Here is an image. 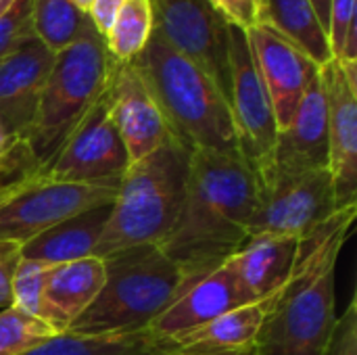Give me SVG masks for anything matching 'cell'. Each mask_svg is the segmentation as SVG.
Segmentation results:
<instances>
[{
	"mask_svg": "<svg viewBox=\"0 0 357 355\" xmlns=\"http://www.w3.org/2000/svg\"><path fill=\"white\" fill-rule=\"evenodd\" d=\"M25 355H169V347L149 331L109 337L61 333Z\"/></svg>",
	"mask_w": 357,
	"mask_h": 355,
	"instance_id": "obj_23",
	"label": "cell"
},
{
	"mask_svg": "<svg viewBox=\"0 0 357 355\" xmlns=\"http://www.w3.org/2000/svg\"><path fill=\"white\" fill-rule=\"evenodd\" d=\"M54 52L36 36L27 38L0 63V123L17 138H25L52 69Z\"/></svg>",
	"mask_w": 357,
	"mask_h": 355,
	"instance_id": "obj_16",
	"label": "cell"
},
{
	"mask_svg": "<svg viewBox=\"0 0 357 355\" xmlns=\"http://www.w3.org/2000/svg\"><path fill=\"white\" fill-rule=\"evenodd\" d=\"M111 205L113 203L92 207L40 232L38 236L21 245V257L36 259L48 266L90 257L107 226Z\"/></svg>",
	"mask_w": 357,
	"mask_h": 355,
	"instance_id": "obj_21",
	"label": "cell"
},
{
	"mask_svg": "<svg viewBox=\"0 0 357 355\" xmlns=\"http://www.w3.org/2000/svg\"><path fill=\"white\" fill-rule=\"evenodd\" d=\"M299 247L301 239L295 236H253L226 266L232 270L245 297L253 303L287 287L299 264Z\"/></svg>",
	"mask_w": 357,
	"mask_h": 355,
	"instance_id": "obj_19",
	"label": "cell"
},
{
	"mask_svg": "<svg viewBox=\"0 0 357 355\" xmlns=\"http://www.w3.org/2000/svg\"><path fill=\"white\" fill-rule=\"evenodd\" d=\"M115 195L117 186L50 182L33 174L0 197V241L23 245L67 218L113 203Z\"/></svg>",
	"mask_w": 357,
	"mask_h": 355,
	"instance_id": "obj_7",
	"label": "cell"
},
{
	"mask_svg": "<svg viewBox=\"0 0 357 355\" xmlns=\"http://www.w3.org/2000/svg\"><path fill=\"white\" fill-rule=\"evenodd\" d=\"M21 262V245L0 241V310L13 303V276Z\"/></svg>",
	"mask_w": 357,
	"mask_h": 355,
	"instance_id": "obj_32",
	"label": "cell"
},
{
	"mask_svg": "<svg viewBox=\"0 0 357 355\" xmlns=\"http://www.w3.org/2000/svg\"><path fill=\"white\" fill-rule=\"evenodd\" d=\"M102 262L105 285L67 333L86 337L144 333L190 287L182 270L157 245L123 249Z\"/></svg>",
	"mask_w": 357,
	"mask_h": 355,
	"instance_id": "obj_5",
	"label": "cell"
},
{
	"mask_svg": "<svg viewBox=\"0 0 357 355\" xmlns=\"http://www.w3.org/2000/svg\"><path fill=\"white\" fill-rule=\"evenodd\" d=\"M56 333L48 322L15 305L0 310V355H25L44 345Z\"/></svg>",
	"mask_w": 357,
	"mask_h": 355,
	"instance_id": "obj_26",
	"label": "cell"
},
{
	"mask_svg": "<svg viewBox=\"0 0 357 355\" xmlns=\"http://www.w3.org/2000/svg\"><path fill=\"white\" fill-rule=\"evenodd\" d=\"M48 270V264L25 259L17 264L15 276H13V303L15 308L38 316L44 320V274ZM46 322V320H44Z\"/></svg>",
	"mask_w": 357,
	"mask_h": 355,
	"instance_id": "obj_28",
	"label": "cell"
},
{
	"mask_svg": "<svg viewBox=\"0 0 357 355\" xmlns=\"http://www.w3.org/2000/svg\"><path fill=\"white\" fill-rule=\"evenodd\" d=\"M209 4L230 23L251 29L261 21V0H209Z\"/></svg>",
	"mask_w": 357,
	"mask_h": 355,
	"instance_id": "obj_31",
	"label": "cell"
},
{
	"mask_svg": "<svg viewBox=\"0 0 357 355\" xmlns=\"http://www.w3.org/2000/svg\"><path fill=\"white\" fill-rule=\"evenodd\" d=\"M324 355H357V299L347 303L345 312L337 318L331 341Z\"/></svg>",
	"mask_w": 357,
	"mask_h": 355,
	"instance_id": "obj_30",
	"label": "cell"
},
{
	"mask_svg": "<svg viewBox=\"0 0 357 355\" xmlns=\"http://www.w3.org/2000/svg\"><path fill=\"white\" fill-rule=\"evenodd\" d=\"M318 75L328 117V169L343 209L357 205V61L331 59Z\"/></svg>",
	"mask_w": 357,
	"mask_h": 355,
	"instance_id": "obj_12",
	"label": "cell"
},
{
	"mask_svg": "<svg viewBox=\"0 0 357 355\" xmlns=\"http://www.w3.org/2000/svg\"><path fill=\"white\" fill-rule=\"evenodd\" d=\"M71 2H73L82 13H86V15H88V13H90V8H92V2H94V0H71Z\"/></svg>",
	"mask_w": 357,
	"mask_h": 355,
	"instance_id": "obj_36",
	"label": "cell"
},
{
	"mask_svg": "<svg viewBox=\"0 0 357 355\" xmlns=\"http://www.w3.org/2000/svg\"><path fill=\"white\" fill-rule=\"evenodd\" d=\"M257 188L259 197L249 224V239H303L339 211L331 169L268 180Z\"/></svg>",
	"mask_w": 357,
	"mask_h": 355,
	"instance_id": "obj_9",
	"label": "cell"
},
{
	"mask_svg": "<svg viewBox=\"0 0 357 355\" xmlns=\"http://www.w3.org/2000/svg\"><path fill=\"white\" fill-rule=\"evenodd\" d=\"M153 31L155 23L151 0H126L102 40L113 61L130 63L146 48Z\"/></svg>",
	"mask_w": 357,
	"mask_h": 355,
	"instance_id": "obj_25",
	"label": "cell"
},
{
	"mask_svg": "<svg viewBox=\"0 0 357 355\" xmlns=\"http://www.w3.org/2000/svg\"><path fill=\"white\" fill-rule=\"evenodd\" d=\"M102 285L105 262L100 257L90 255L48 266L44 274V320L56 333H67L96 299Z\"/></svg>",
	"mask_w": 357,
	"mask_h": 355,
	"instance_id": "obj_20",
	"label": "cell"
},
{
	"mask_svg": "<svg viewBox=\"0 0 357 355\" xmlns=\"http://www.w3.org/2000/svg\"><path fill=\"white\" fill-rule=\"evenodd\" d=\"M280 291L272 297L234 308L188 333L163 339L169 355H253L257 337Z\"/></svg>",
	"mask_w": 357,
	"mask_h": 355,
	"instance_id": "obj_18",
	"label": "cell"
},
{
	"mask_svg": "<svg viewBox=\"0 0 357 355\" xmlns=\"http://www.w3.org/2000/svg\"><path fill=\"white\" fill-rule=\"evenodd\" d=\"M326 36L333 59L357 61L356 0H331Z\"/></svg>",
	"mask_w": 357,
	"mask_h": 355,
	"instance_id": "obj_27",
	"label": "cell"
},
{
	"mask_svg": "<svg viewBox=\"0 0 357 355\" xmlns=\"http://www.w3.org/2000/svg\"><path fill=\"white\" fill-rule=\"evenodd\" d=\"M318 169H328V117L320 75L307 86L289 126L278 130L270 157L255 172V180L259 186L268 180Z\"/></svg>",
	"mask_w": 357,
	"mask_h": 355,
	"instance_id": "obj_13",
	"label": "cell"
},
{
	"mask_svg": "<svg viewBox=\"0 0 357 355\" xmlns=\"http://www.w3.org/2000/svg\"><path fill=\"white\" fill-rule=\"evenodd\" d=\"M188 161L190 149L169 136L157 151L130 163L92 255L105 259L140 245L159 247L180 220Z\"/></svg>",
	"mask_w": 357,
	"mask_h": 355,
	"instance_id": "obj_4",
	"label": "cell"
},
{
	"mask_svg": "<svg viewBox=\"0 0 357 355\" xmlns=\"http://www.w3.org/2000/svg\"><path fill=\"white\" fill-rule=\"evenodd\" d=\"M130 63L153 94L176 140L190 151L241 153L228 98L205 71L176 52L157 31Z\"/></svg>",
	"mask_w": 357,
	"mask_h": 355,
	"instance_id": "obj_3",
	"label": "cell"
},
{
	"mask_svg": "<svg viewBox=\"0 0 357 355\" xmlns=\"http://www.w3.org/2000/svg\"><path fill=\"white\" fill-rule=\"evenodd\" d=\"M155 31L182 56L205 71L228 98V21L209 0H151Z\"/></svg>",
	"mask_w": 357,
	"mask_h": 355,
	"instance_id": "obj_10",
	"label": "cell"
},
{
	"mask_svg": "<svg viewBox=\"0 0 357 355\" xmlns=\"http://www.w3.org/2000/svg\"><path fill=\"white\" fill-rule=\"evenodd\" d=\"M310 2L314 4V10H316L318 19L322 23L324 31H326V27H328V4H331V0H310Z\"/></svg>",
	"mask_w": 357,
	"mask_h": 355,
	"instance_id": "obj_35",
	"label": "cell"
},
{
	"mask_svg": "<svg viewBox=\"0 0 357 355\" xmlns=\"http://www.w3.org/2000/svg\"><path fill=\"white\" fill-rule=\"evenodd\" d=\"M257 197L255 174L241 153L190 151L184 207L159 249L188 282L207 276L249 241Z\"/></svg>",
	"mask_w": 357,
	"mask_h": 355,
	"instance_id": "obj_1",
	"label": "cell"
},
{
	"mask_svg": "<svg viewBox=\"0 0 357 355\" xmlns=\"http://www.w3.org/2000/svg\"><path fill=\"white\" fill-rule=\"evenodd\" d=\"M297 44L318 67L333 59L328 36L310 0H261V21Z\"/></svg>",
	"mask_w": 357,
	"mask_h": 355,
	"instance_id": "obj_22",
	"label": "cell"
},
{
	"mask_svg": "<svg viewBox=\"0 0 357 355\" xmlns=\"http://www.w3.org/2000/svg\"><path fill=\"white\" fill-rule=\"evenodd\" d=\"M23 142H25L23 138L13 136V134L0 123V165L6 163V161H10L13 155L23 146Z\"/></svg>",
	"mask_w": 357,
	"mask_h": 355,
	"instance_id": "obj_34",
	"label": "cell"
},
{
	"mask_svg": "<svg viewBox=\"0 0 357 355\" xmlns=\"http://www.w3.org/2000/svg\"><path fill=\"white\" fill-rule=\"evenodd\" d=\"M13 2H15V0H0V15H2V13H4Z\"/></svg>",
	"mask_w": 357,
	"mask_h": 355,
	"instance_id": "obj_37",
	"label": "cell"
},
{
	"mask_svg": "<svg viewBox=\"0 0 357 355\" xmlns=\"http://www.w3.org/2000/svg\"><path fill=\"white\" fill-rule=\"evenodd\" d=\"M33 36L54 54L94 29L90 15L82 13L71 0H33Z\"/></svg>",
	"mask_w": 357,
	"mask_h": 355,
	"instance_id": "obj_24",
	"label": "cell"
},
{
	"mask_svg": "<svg viewBox=\"0 0 357 355\" xmlns=\"http://www.w3.org/2000/svg\"><path fill=\"white\" fill-rule=\"evenodd\" d=\"M230 92L228 105L236 130L238 151L253 174L266 163L274 146L278 128L270 96L255 65L247 31L228 23Z\"/></svg>",
	"mask_w": 357,
	"mask_h": 355,
	"instance_id": "obj_11",
	"label": "cell"
},
{
	"mask_svg": "<svg viewBox=\"0 0 357 355\" xmlns=\"http://www.w3.org/2000/svg\"><path fill=\"white\" fill-rule=\"evenodd\" d=\"M357 205L333 213L301 239L299 264L280 291L253 355H324L337 324V264Z\"/></svg>",
	"mask_w": 357,
	"mask_h": 355,
	"instance_id": "obj_2",
	"label": "cell"
},
{
	"mask_svg": "<svg viewBox=\"0 0 357 355\" xmlns=\"http://www.w3.org/2000/svg\"><path fill=\"white\" fill-rule=\"evenodd\" d=\"M111 67L113 59L96 29L54 54L36 117L23 138L38 161V172L102 96Z\"/></svg>",
	"mask_w": 357,
	"mask_h": 355,
	"instance_id": "obj_6",
	"label": "cell"
},
{
	"mask_svg": "<svg viewBox=\"0 0 357 355\" xmlns=\"http://www.w3.org/2000/svg\"><path fill=\"white\" fill-rule=\"evenodd\" d=\"M251 303L238 287L232 270L224 264L207 276L190 282L149 326L157 339H172L176 335L199 328L222 314Z\"/></svg>",
	"mask_w": 357,
	"mask_h": 355,
	"instance_id": "obj_17",
	"label": "cell"
},
{
	"mask_svg": "<svg viewBox=\"0 0 357 355\" xmlns=\"http://www.w3.org/2000/svg\"><path fill=\"white\" fill-rule=\"evenodd\" d=\"M247 38L270 96L276 128L282 130L293 119L320 67L297 44L268 23H257L247 29Z\"/></svg>",
	"mask_w": 357,
	"mask_h": 355,
	"instance_id": "obj_14",
	"label": "cell"
},
{
	"mask_svg": "<svg viewBox=\"0 0 357 355\" xmlns=\"http://www.w3.org/2000/svg\"><path fill=\"white\" fill-rule=\"evenodd\" d=\"M31 8H33V0H15L0 15V63L15 48H19L27 38L33 36Z\"/></svg>",
	"mask_w": 357,
	"mask_h": 355,
	"instance_id": "obj_29",
	"label": "cell"
},
{
	"mask_svg": "<svg viewBox=\"0 0 357 355\" xmlns=\"http://www.w3.org/2000/svg\"><path fill=\"white\" fill-rule=\"evenodd\" d=\"M105 96L130 163L151 155L172 136L163 113L132 63L113 61Z\"/></svg>",
	"mask_w": 357,
	"mask_h": 355,
	"instance_id": "obj_15",
	"label": "cell"
},
{
	"mask_svg": "<svg viewBox=\"0 0 357 355\" xmlns=\"http://www.w3.org/2000/svg\"><path fill=\"white\" fill-rule=\"evenodd\" d=\"M126 0H94L92 2V8H90V21L94 25V29L105 36L107 29L111 27L113 23V17L117 15V10L123 6Z\"/></svg>",
	"mask_w": 357,
	"mask_h": 355,
	"instance_id": "obj_33",
	"label": "cell"
},
{
	"mask_svg": "<svg viewBox=\"0 0 357 355\" xmlns=\"http://www.w3.org/2000/svg\"><path fill=\"white\" fill-rule=\"evenodd\" d=\"M128 165V151L111 121L107 96L102 92V96L61 144L56 155L40 172H36V176L50 182L119 186Z\"/></svg>",
	"mask_w": 357,
	"mask_h": 355,
	"instance_id": "obj_8",
	"label": "cell"
}]
</instances>
